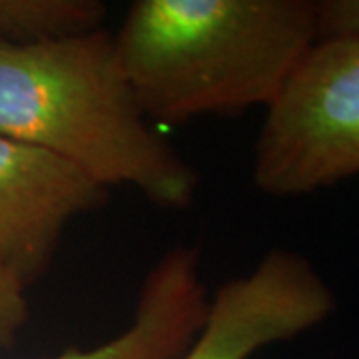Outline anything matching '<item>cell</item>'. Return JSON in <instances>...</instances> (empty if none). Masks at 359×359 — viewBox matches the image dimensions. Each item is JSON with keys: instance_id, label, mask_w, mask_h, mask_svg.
<instances>
[{"instance_id": "5", "label": "cell", "mask_w": 359, "mask_h": 359, "mask_svg": "<svg viewBox=\"0 0 359 359\" xmlns=\"http://www.w3.org/2000/svg\"><path fill=\"white\" fill-rule=\"evenodd\" d=\"M106 200L108 190L70 162L0 136V262L26 290L48 271L68 224Z\"/></svg>"}, {"instance_id": "6", "label": "cell", "mask_w": 359, "mask_h": 359, "mask_svg": "<svg viewBox=\"0 0 359 359\" xmlns=\"http://www.w3.org/2000/svg\"><path fill=\"white\" fill-rule=\"evenodd\" d=\"M205 311L198 252L176 245L148 271L134 320L122 334L92 349H70L48 359H178L200 332Z\"/></svg>"}, {"instance_id": "4", "label": "cell", "mask_w": 359, "mask_h": 359, "mask_svg": "<svg viewBox=\"0 0 359 359\" xmlns=\"http://www.w3.org/2000/svg\"><path fill=\"white\" fill-rule=\"evenodd\" d=\"M332 285L308 257L273 248L208 299L205 320L178 359H250L308 334L335 313Z\"/></svg>"}, {"instance_id": "3", "label": "cell", "mask_w": 359, "mask_h": 359, "mask_svg": "<svg viewBox=\"0 0 359 359\" xmlns=\"http://www.w3.org/2000/svg\"><path fill=\"white\" fill-rule=\"evenodd\" d=\"M252 176L278 198L359 176V40L321 39L266 108Z\"/></svg>"}, {"instance_id": "7", "label": "cell", "mask_w": 359, "mask_h": 359, "mask_svg": "<svg viewBox=\"0 0 359 359\" xmlns=\"http://www.w3.org/2000/svg\"><path fill=\"white\" fill-rule=\"evenodd\" d=\"M98 0H0V42L30 46L102 30Z\"/></svg>"}, {"instance_id": "1", "label": "cell", "mask_w": 359, "mask_h": 359, "mask_svg": "<svg viewBox=\"0 0 359 359\" xmlns=\"http://www.w3.org/2000/svg\"><path fill=\"white\" fill-rule=\"evenodd\" d=\"M0 136L160 208L182 210L198 192V172L152 128L104 28L30 46L0 42Z\"/></svg>"}, {"instance_id": "2", "label": "cell", "mask_w": 359, "mask_h": 359, "mask_svg": "<svg viewBox=\"0 0 359 359\" xmlns=\"http://www.w3.org/2000/svg\"><path fill=\"white\" fill-rule=\"evenodd\" d=\"M318 40L313 0H138L114 44L148 120L182 124L271 106Z\"/></svg>"}, {"instance_id": "8", "label": "cell", "mask_w": 359, "mask_h": 359, "mask_svg": "<svg viewBox=\"0 0 359 359\" xmlns=\"http://www.w3.org/2000/svg\"><path fill=\"white\" fill-rule=\"evenodd\" d=\"M30 320L26 287L11 269L0 262V349H6Z\"/></svg>"}, {"instance_id": "9", "label": "cell", "mask_w": 359, "mask_h": 359, "mask_svg": "<svg viewBox=\"0 0 359 359\" xmlns=\"http://www.w3.org/2000/svg\"><path fill=\"white\" fill-rule=\"evenodd\" d=\"M318 8V36L359 40V0H321Z\"/></svg>"}]
</instances>
